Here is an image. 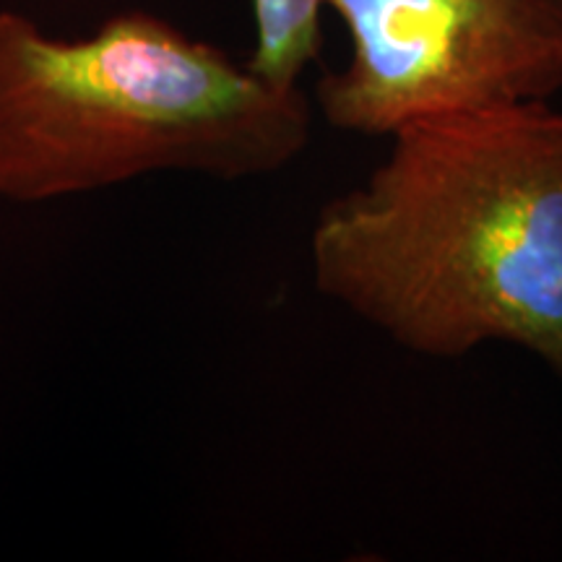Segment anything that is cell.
<instances>
[{"label": "cell", "mask_w": 562, "mask_h": 562, "mask_svg": "<svg viewBox=\"0 0 562 562\" xmlns=\"http://www.w3.org/2000/svg\"><path fill=\"white\" fill-rule=\"evenodd\" d=\"M389 140L318 211L315 290L414 355L510 344L562 381V110L508 104Z\"/></svg>", "instance_id": "cell-1"}, {"label": "cell", "mask_w": 562, "mask_h": 562, "mask_svg": "<svg viewBox=\"0 0 562 562\" xmlns=\"http://www.w3.org/2000/svg\"><path fill=\"white\" fill-rule=\"evenodd\" d=\"M349 60L315 104L344 133L391 138L409 125L562 89V0H326Z\"/></svg>", "instance_id": "cell-3"}, {"label": "cell", "mask_w": 562, "mask_h": 562, "mask_svg": "<svg viewBox=\"0 0 562 562\" xmlns=\"http://www.w3.org/2000/svg\"><path fill=\"white\" fill-rule=\"evenodd\" d=\"M256 47L248 66L266 81L297 87L302 70L321 53L326 0H250Z\"/></svg>", "instance_id": "cell-4"}, {"label": "cell", "mask_w": 562, "mask_h": 562, "mask_svg": "<svg viewBox=\"0 0 562 562\" xmlns=\"http://www.w3.org/2000/svg\"><path fill=\"white\" fill-rule=\"evenodd\" d=\"M297 87L266 81L149 11L79 40L0 11V199L47 203L151 172L248 180L311 144Z\"/></svg>", "instance_id": "cell-2"}]
</instances>
